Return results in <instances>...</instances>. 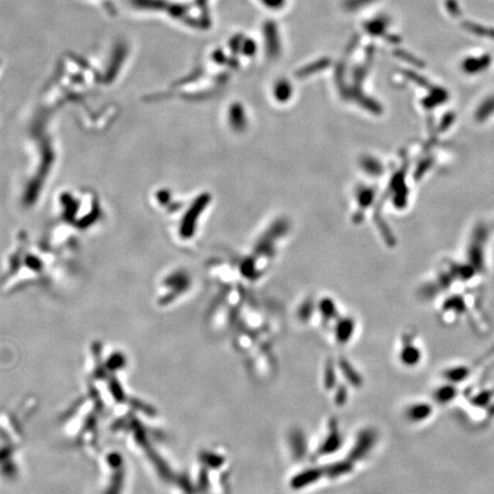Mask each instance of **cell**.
<instances>
[{
  "label": "cell",
  "mask_w": 494,
  "mask_h": 494,
  "mask_svg": "<svg viewBox=\"0 0 494 494\" xmlns=\"http://www.w3.org/2000/svg\"><path fill=\"white\" fill-rule=\"evenodd\" d=\"M428 411L429 408L426 406V405H419V406H415L413 408L411 407L408 414H410L411 419H423L424 416H427L429 414Z\"/></svg>",
  "instance_id": "obj_1"
}]
</instances>
